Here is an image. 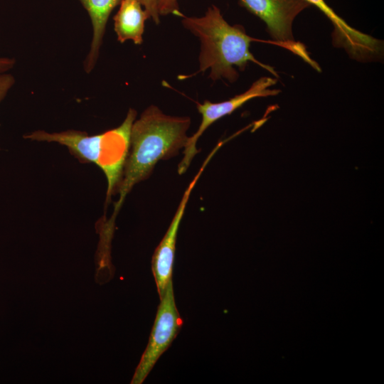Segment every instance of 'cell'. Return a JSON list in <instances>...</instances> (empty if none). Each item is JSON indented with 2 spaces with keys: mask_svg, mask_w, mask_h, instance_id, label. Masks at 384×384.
Returning <instances> with one entry per match:
<instances>
[{
  "mask_svg": "<svg viewBox=\"0 0 384 384\" xmlns=\"http://www.w3.org/2000/svg\"><path fill=\"white\" fill-rule=\"evenodd\" d=\"M218 145L211 151L201 169L185 191L171 223L161 241L156 247L151 259V270L156 282L159 298L164 294L169 283L172 280V272L176 251L178 227L192 190L195 187L206 166L218 150Z\"/></svg>",
  "mask_w": 384,
  "mask_h": 384,
  "instance_id": "cell-7",
  "label": "cell"
},
{
  "mask_svg": "<svg viewBox=\"0 0 384 384\" xmlns=\"http://www.w3.org/2000/svg\"><path fill=\"white\" fill-rule=\"evenodd\" d=\"M182 18L183 27L198 37L201 44L200 68L190 77L210 68L213 80L223 78L233 83L239 76L235 67L244 71L250 61L277 76L272 67L259 62L250 51L251 42L257 40L248 36L241 25L229 24L216 6L208 7L203 16Z\"/></svg>",
  "mask_w": 384,
  "mask_h": 384,
  "instance_id": "cell-2",
  "label": "cell"
},
{
  "mask_svg": "<svg viewBox=\"0 0 384 384\" xmlns=\"http://www.w3.org/2000/svg\"><path fill=\"white\" fill-rule=\"evenodd\" d=\"M80 1L89 14L93 28L90 50L84 65L85 71L90 73L97 62L109 16L123 0Z\"/></svg>",
  "mask_w": 384,
  "mask_h": 384,
  "instance_id": "cell-10",
  "label": "cell"
},
{
  "mask_svg": "<svg viewBox=\"0 0 384 384\" xmlns=\"http://www.w3.org/2000/svg\"><path fill=\"white\" fill-rule=\"evenodd\" d=\"M138 1L142 6L144 7L146 11L149 18L152 19V21L156 23H159V14L157 9L156 0H137Z\"/></svg>",
  "mask_w": 384,
  "mask_h": 384,
  "instance_id": "cell-12",
  "label": "cell"
},
{
  "mask_svg": "<svg viewBox=\"0 0 384 384\" xmlns=\"http://www.w3.org/2000/svg\"><path fill=\"white\" fill-rule=\"evenodd\" d=\"M14 82V78L11 75L0 74V102L5 97Z\"/></svg>",
  "mask_w": 384,
  "mask_h": 384,
  "instance_id": "cell-13",
  "label": "cell"
},
{
  "mask_svg": "<svg viewBox=\"0 0 384 384\" xmlns=\"http://www.w3.org/2000/svg\"><path fill=\"white\" fill-rule=\"evenodd\" d=\"M156 5L159 16L174 14L180 17L184 16L179 11L177 0H156Z\"/></svg>",
  "mask_w": 384,
  "mask_h": 384,
  "instance_id": "cell-11",
  "label": "cell"
},
{
  "mask_svg": "<svg viewBox=\"0 0 384 384\" xmlns=\"http://www.w3.org/2000/svg\"><path fill=\"white\" fill-rule=\"evenodd\" d=\"M183 325L177 309L172 280L160 297L148 344L136 368L131 384H142L160 356L169 348Z\"/></svg>",
  "mask_w": 384,
  "mask_h": 384,
  "instance_id": "cell-5",
  "label": "cell"
},
{
  "mask_svg": "<svg viewBox=\"0 0 384 384\" xmlns=\"http://www.w3.org/2000/svg\"><path fill=\"white\" fill-rule=\"evenodd\" d=\"M119 5L114 16L117 40L120 43L132 40L135 44H142L144 22L149 18L146 11L137 0H123Z\"/></svg>",
  "mask_w": 384,
  "mask_h": 384,
  "instance_id": "cell-9",
  "label": "cell"
},
{
  "mask_svg": "<svg viewBox=\"0 0 384 384\" xmlns=\"http://www.w3.org/2000/svg\"><path fill=\"white\" fill-rule=\"evenodd\" d=\"M190 124L189 117L165 114L154 105L147 107L140 118L133 122L131 151L116 191L119 198L114 204L111 217L97 223L96 228L100 237L112 239L115 219L127 195L137 183L151 174L159 161L170 159L184 148Z\"/></svg>",
  "mask_w": 384,
  "mask_h": 384,
  "instance_id": "cell-1",
  "label": "cell"
},
{
  "mask_svg": "<svg viewBox=\"0 0 384 384\" xmlns=\"http://www.w3.org/2000/svg\"><path fill=\"white\" fill-rule=\"evenodd\" d=\"M238 3L265 23L276 43L302 57L315 69L320 70L304 47L294 41L292 35L294 18L311 6L309 3L306 0H238Z\"/></svg>",
  "mask_w": 384,
  "mask_h": 384,
  "instance_id": "cell-4",
  "label": "cell"
},
{
  "mask_svg": "<svg viewBox=\"0 0 384 384\" xmlns=\"http://www.w3.org/2000/svg\"><path fill=\"white\" fill-rule=\"evenodd\" d=\"M137 112L129 109L118 127L96 135L68 130L48 133L42 130L24 136L36 141L55 142L67 146L70 152L83 163H93L104 172L107 181L106 206L116 192L130 147V134Z\"/></svg>",
  "mask_w": 384,
  "mask_h": 384,
  "instance_id": "cell-3",
  "label": "cell"
},
{
  "mask_svg": "<svg viewBox=\"0 0 384 384\" xmlns=\"http://www.w3.org/2000/svg\"><path fill=\"white\" fill-rule=\"evenodd\" d=\"M15 60L8 58H0V73L6 72L13 68Z\"/></svg>",
  "mask_w": 384,
  "mask_h": 384,
  "instance_id": "cell-14",
  "label": "cell"
},
{
  "mask_svg": "<svg viewBox=\"0 0 384 384\" xmlns=\"http://www.w3.org/2000/svg\"><path fill=\"white\" fill-rule=\"evenodd\" d=\"M276 82L277 80L274 78L262 77L253 82L247 90L230 100L215 103L205 100L202 104L198 103L197 109L202 116V120L197 131L188 138L183 148V157L178 166V174L181 175L186 171L193 157L198 153L196 148L198 139L213 123L231 114L253 98L278 95L280 90L270 89Z\"/></svg>",
  "mask_w": 384,
  "mask_h": 384,
  "instance_id": "cell-6",
  "label": "cell"
},
{
  "mask_svg": "<svg viewBox=\"0 0 384 384\" xmlns=\"http://www.w3.org/2000/svg\"><path fill=\"white\" fill-rule=\"evenodd\" d=\"M315 6L331 22L334 28V42L345 48L352 57L370 58L381 50L380 41L350 26L326 3L324 0H306Z\"/></svg>",
  "mask_w": 384,
  "mask_h": 384,
  "instance_id": "cell-8",
  "label": "cell"
}]
</instances>
